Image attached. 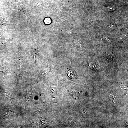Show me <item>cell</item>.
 <instances>
[{
  "label": "cell",
  "instance_id": "6da1fadb",
  "mask_svg": "<svg viewBox=\"0 0 128 128\" xmlns=\"http://www.w3.org/2000/svg\"><path fill=\"white\" fill-rule=\"evenodd\" d=\"M103 9L110 11H112L115 10V8L114 7L111 6L104 7Z\"/></svg>",
  "mask_w": 128,
  "mask_h": 128
},
{
  "label": "cell",
  "instance_id": "7a4b0ae2",
  "mask_svg": "<svg viewBox=\"0 0 128 128\" xmlns=\"http://www.w3.org/2000/svg\"><path fill=\"white\" fill-rule=\"evenodd\" d=\"M105 55L107 58L108 59L111 60H114L113 58L112 57V56L109 53L106 52L105 53Z\"/></svg>",
  "mask_w": 128,
  "mask_h": 128
},
{
  "label": "cell",
  "instance_id": "3957f363",
  "mask_svg": "<svg viewBox=\"0 0 128 128\" xmlns=\"http://www.w3.org/2000/svg\"><path fill=\"white\" fill-rule=\"evenodd\" d=\"M90 66H90L92 69L93 68L94 69H97L96 68V66L95 65L93 64H91L90 65Z\"/></svg>",
  "mask_w": 128,
  "mask_h": 128
}]
</instances>
